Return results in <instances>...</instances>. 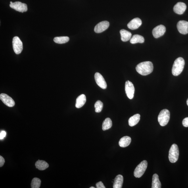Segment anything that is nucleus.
I'll return each instance as SVG.
<instances>
[{
	"label": "nucleus",
	"mask_w": 188,
	"mask_h": 188,
	"mask_svg": "<svg viewBox=\"0 0 188 188\" xmlns=\"http://www.w3.org/2000/svg\"><path fill=\"white\" fill-rule=\"evenodd\" d=\"M123 182V177L122 175H117L114 180L113 187L114 188H122Z\"/></svg>",
	"instance_id": "obj_16"
},
{
	"label": "nucleus",
	"mask_w": 188,
	"mask_h": 188,
	"mask_svg": "<svg viewBox=\"0 0 188 188\" xmlns=\"http://www.w3.org/2000/svg\"><path fill=\"white\" fill-rule=\"evenodd\" d=\"M140 115L136 114L131 116L128 121L130 127H133L137 124L140 120Z\"/></svg>",
	"instance_id": "obj_20"
},
{
	"label": "nucleus",
	"mask_w": 188,
	"mask_h": 188,
	"mask_svg": "<svg viewBox=\"0 0 188 188\" xmlns=\"http://www.w3.org/2000/svg\"><path fill=\"white\" fill-rule=\"evenodd\" d=\"M86 102V97L84 94L78 96L76 100L75 106L77 108H80L83 107Z\"/></svg>",
	"instance_id": "obj_17"
},
{
	"label": "nucleus",
	"mask_w": 188,
	"mask_h": 188,
	"mask_svg": "<svg viewBox=\"0 0 188 188\" xmlns=\"http://www.w3.org/2000/svg\"><path fill=\"white\" fill-rule=\"evenodd\" d=\"M177 28L179 32L181 34L186 35L188 33V22L181 20L178 22Z\"/></svg>",
	"instance_id": "obj_10"
},
{
	"label": "nucleus",
	"mask_w": 188,
	"mask_h": 188,
	"mask_svg": "<svg viewBox=\"0 0 188 188\" xmlns=\"http://www.w3.org/2000/svg\"><path fill=\"white\" fill-rule=\"evenodd\" d=\"M112 126V121L109 118H106L104 121L102 125V129L103 131H105L110 129Z\"/></svg>",
	"instance_id": "obj_24"
},
{
	"label": "nucleus",
	"mask_w": 188,
	"mask_h": 188,
	"mask_svg": "<svg viewBox=\"0 0 188 188\" xmlns=\"http://www.w3.org/2000/svg\"><path fill=\"white\" fill-rule=\"evenodd\" d=\"M5 162V160L4 158L2 156H0V167L3 166Z\"/></svg>",
	"instance_id": "obj_31"
},
{
	"label": "nucleus",
	"mask_w": 188,
	"mask_h": 188,
	"mask_svg": "<svg viewBox=\"0 0 188 188\" xmlns=\"http://www.w3.org/2000/svg\"><path fill=\"white\" fill-rule=\"evenodd\" d=\"M96 187L97 188H105L106 187L104 185L102 181H99L96 184Z\"/></svg>",
	"instance_id": "obj_28"
},
{
	"label": "nucleus",
	"mask_w": 188,
	"mask_h": 188,
	"mask_svg": "<svg viewBox=\"0 0 188 188\" xmlns=\"http://www.w3.org/2000/svg\"><path fill=\"white\" fill-rule=\"evenodd\" d=\"M170 118V113L167 109H164L160 112L158 117V121L161 126H166Z\"/></svg>",
	"instance_id": "obj_3"
},
{
	"label": "nucleus",
	"mask_w": 188,
	"mask_h": 188,
	"mask_svg": "<svg viewBox=\"0 0 188 188\" xmlns=\"http://www.w3.org/2000/svg\"><path fill=\"white\" fill-rule=\"evenodd\" d=\"M53 40L56 43L64 44L68 42L70 40V38L67 36L56 37L54 38Z\"/></svg>",
	"instance_id": "obj_25"
},
{
	"label": "nucleus",
	"mask_w": 188,
	"mask_h": 188,
	"mask_svg": "<svg viewBox=\"0 0 188 188\" xmlns=\"http://www.w3.org/2000/svg\"><path fill=\"white\" fill-rule=\"evenodd\" d=\"M90 188H95V187H90Z\"/></svg>",
	"instance_id": "obj_33"
},
{
	"label": "nucleus",
	"mask_w": 188,
	"mask_h": 188,
	"mask_svg": "<svg viewBox=\"0 0 188 188\" xmlns=\"http://www.w3.org/2000/svg\"><path fill=\"white\" fill-rule=\"evenodd\" d=\"M185 64V61L183 58H177L175 61L172 68V73L173 75L178 76L180 74L183 72Z\"/></svg>",
	"instance_id": "obj_2"
},
{
	"label": "nucleus",
	"mask_w": 188,
	"mask_h": 188,
	"mask_svg": "<svg viewBox=\"0 0 188 188\" xmlns=\"http://www.w3.org/2000/svg\"><path fill=\"white\" fill-rule=\"evenodd\" d=\"M0 99L6 105L9 107H13L15 104L14 100L12 98L6 94H1Z\"/></svg>",
	"instance_id": "obj_12"
},
{
	"label": "nucleus",
	"mask_w": 188,
	"mask_h": 188,
	"mask_svg": "<svg viewBox=\"0 0 188 188\" xmlns=\"http://www.w3.org/2000/svg\"><path fill=\"white\" fill-rule=\"evenodd\" d=\"M161 184L159 179L158 175L154 174L152 176V188H161Z\"/></svg>",
	"instance_id": "obj_22"
},
{
	"label": "nucleus",
	"mask_w": 188,
	"mask_h": 188,
	"mask_svg": "<svg viewBox=\"0 0 188 188\" xmlns=\"http://www.w3.org/2000/svg\"><path fill=\"white\" fill-rule=\"evenodd\" d=\"M35 166L39 170H44L49 167V165L45 161L39 160L36 163Z\"/></svg>",
	"instance_id": "obj_21"
},
{
	"label": "nucleus",
	"mask_w": 188,
	"mask_h": 188,
	"mask_svg": "<svg viewBox=\"0 0 188 188\" xmlns=\"http://www.w3.org/2000/svg\"><path fill=\"white\" fill-rule=\"evenodd\" d=\"M147 161L144 160L138 165L134 172L135 177L138 178H141L145 173L147 168Z\"/></svg>",
	"instance_id": "obj_5"
},
{
	"label": "nucleus",
	"mask_w": 188,
	"mask_h": 188,
	"mask_svg": "<svg viewBox=\"0 0 188 188\" xmlns=\"http://www.w3.org/2000/svg\"><path fill=\"white\" fill-rule=\"evenodd\" d=\"M187 5L183 2H178L173 7V11L177 14H182L187 9Z\"/></svg>",
	"instance_id": "obj_15"
},
{
	"label": "nucleus",
	"mask_w": 188,
	"mask_h": 188,
	"mask_svg": "<svg viewBox=\"0 0 188 188\" xmlns=\"http://www.w3.org/2000/svg\"><path fill=\"white\" fill-rule=\"evenodd\" d=\"M120 33L121 39L123 41H128L131 39L132 34L129 31L125 30V29H122L120 31Z\"/></svg>",
	"instance_id": "obj_18"
},
{
	"label": "nucleus",
	"mask_w": 188,
	"mask_h": 188,
	"mask_svg": "<svg viewBox=\"0 0 188 188\" xmlns=\"http://www.w3.org/2000/svg\"><path fill=\"white\" fill-rule=\"evenodd\" d=\"M166 31V28L164 25H160L154 28L152 31V34L154 38H158L162 36Z\"/></svg>",
	"instance_id": "obj_9"
},
{
	"label": "nucleus",
	"mask_w": 188,
	"mask_h": 188,
	"mask_svg": "<svg viewBox=\"0 0 188 188\" xmlns=\"http://www.w3.org/2000/svg\"><path fill=\"white\" fill-rule=\"evenodd\" d=\"M41 183L40 179L37 178H35L31 181V187L32 188H39L40 187Z\"/></svg>",
	"instance_id": "obj_26"
},
{
	"label": "nucleus",
	"mask_w": 188,
	"mask_h": 188,
	"mask_svg": "<svg viewBox=\"0 0 188 188\" xmlns=\"http://www.w3.org/2000/svg\"><path fill=\"white\" fill-rule=\"evenodd\" d=\"M10 7L19 12L23 13L27 11L28 8L27 4L20 1H16L10 4Z\"/></svg>",
	"instance_id": "obj_7"
},
{
	"label": "nucleus",
	"mask_w": 188,
	"mask_h": 188,
	"mask_svg": "<svg viewBox=\"0 0 188 188\" xmlns=\"http://www.w3.org/2000/svg\"><path fill=\"white\" fill-rule=\"evenodd\" d=\"M145 41L143 36L139 35H135L130 39V42L132 44L137 43H143Z\"/></svg>",
	"instance_id": "obj_23"
},
{
	"label": "nucleus",
	"mask_w": 188,
	"mask_h": 188,
	"mask_svg": "<svg viewBox=\"0 0 188 188\" xmlns=\"http://www.w3.org/2000/svg\"><path fill=\"white\" fill-rule=\"evenodd\" d=\"M187 105L188 106V99H187Z\"/></svg>",
	"instance_id": "obj_32"
},
{
	"label": "nucleus",
	"mask_w": 188,
	"mask_h": 188,
	"mask_svg": "<svg viewBox=\"0 0 188 188\" xmlns=\"http://www.w3.org/2000/svg\"><path fill=\"white\" fill-rule=\"evenodd\" d=\"M95 80L97 84L101 88L105 89L107 87V85L105 79L102 75L99 73H96L95 75Z\"/></svg>",
	"instance_id": "obj_11"
},
{
	"label": "nucleus",
	"mask_w": 188,
	"mask_h": 188,
	"mask_svg": "<svg viewBox=\"0 0 188 188\" xmlns=\"http://www.w3.org/2000/svg\"><path fill=\"white\" fill-rule=\"evenodd\" d=\"M136 70L140 74L143 76H146L150 74L153 71V64L150 61L140 63L136 67Z\"/></svg>",
	"instance_id": "obj_1"
},
{
	"label": "nucleus",
	"mask_w": 188,
	"mask_h": 188,
	"mask_svg": "<svg viewBox=\"0 0 188 188\" xmlns=\"http://www.w3.org/2000/svg\"><path fill=\"white\" fill-rule=\"evenodd\" d=\"M12 44L15 53L17 54L21 53L23 50V44L19 38L17 36L14 37L13 39Z\"/></svg>",
	"instance_id": "obj_6"
},
{
	"label": "nucleus",
	"mask_w": 188,
	"mask_h": 188,
	"mask_svg": "<svg viewBox=\"0 0 188 188\" xmlns=\"http://www.w3.org/2000/svg\"><path fill=\"white\" fill-rule=\"evenodd\" d=\"M109 26L110 23L107 21H103L96 25L94 29V31L96 33H101L107 29Z\"/></svg>",
	"instance_id": "obj_13"
},
{
	"label": "nucleus",
	"mask_w": 188,
	"mask_h": 188,
	"mask_svg": "<svg viewBox=\"0 0 188 188\" xmlns=\"http://www.w3.org/2000/svg\"><path fill=\"white\" fill-rule=\"evenodd\" d=\"M6 133L5 131H2L0 133V139H3L6 137Z\"/></svg>",
	"instance_id": "obj_30"
},
{
	"label": "nucleus",
	"mask_w": 188,
	"mask_h": 188,
	"mask_svg": "<svg viewBox=\"0 0 188 188\" xmlns=\"http://www.w3.org/2000/svg\"><path fill=\"white\" fill-rule=\"evenodd\" d=\"M142 24V21L139 18H135L131 20L127 25L128 28L131 30H135L139 28Z\"/></svg>",
	"instance_id": "obj_14"
},
{
	"label": "nucleus",
	"mask_w": 188,
	"mask_h": 188,
	"mask_svg": "<svg viewBox=\"0 0 188 188\" xmlns=\"http://www.w3.org/2000/svg\"><path fill=\"white\" fill-rule=\"evenodd\" d=\"M103 106V104L102 103V102L101 101H100V100H98L95 102V112L96 113L101 112L102 110Z\"/></svg>",
	"instance_id": "obj_27"
},
{
	"label": "nucleus",
	"mask_w": 188,
	"mask_h": 188,
	"mask_svg": "<svg viewBox=\"0 0 188 188\" xmlns=\"http://www.w3.org/2000/svg\"><path fill=\"white\" fill-rule=\"evenodd\" d=\"M179 150L178 146L175 144H173L169 150V161L172 163L176 162L178 160Z\"/></svg>",
	"instance_id": "obj_4"
},
{
	"label": "nucleus",
	"mask_w": 188,
	"mask_h": 188,
	"mask_svg": "<svg viewBox=\"0 0 188 188\" xmlns=\"http://www.w3.org/2000/svg\"><path fill=\"white\" fill-rule=\"evenodd\" d=\"M135 87L132 83L127 81L125 84V91L127 97L129 99H132L135 93Z\"/></svg>",
	"instance_id": "obj_8"
},
{
	"label": "nucleus",
	"mask_w": 188,
	"mask_h": 188,
	"mask_svg": "<svg viewBox=\"0 0 188 188\" xmlns=\"http://www.w3.org/2000/svg\"><path fill=\"white\" fill-rule=\"evenodd\" d=\"M131 138L129 136H124L121 138L119 141V145L121 147H126L131 143Z\"/></svg>",
	"instance_id": "obj_19"
},
{
	"label": "nucleus",
	"mask_w": 188,
	"mask_h": 188,
	"mask_svg": "<svg viewBox=\"0 0 188 188\" xmlns=\"http://www.w3.org/2000/svg\"><path fill=\"white\" fill-rule=\"evenodd\" d=\"M183 126L185 127H188V117L184 119L182 122Z\"/></svg>",
	"instance_id": "obj_29"
}]
</instances>
